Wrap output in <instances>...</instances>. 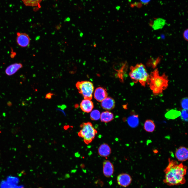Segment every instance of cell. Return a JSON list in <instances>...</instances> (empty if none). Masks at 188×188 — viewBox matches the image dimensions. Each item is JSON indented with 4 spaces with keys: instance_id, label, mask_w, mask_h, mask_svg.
I'll list each match as a JSON object with an SVG mask.
<instances>
[{
    "instance_id": "1",
    "label": "cell",
    "mask_w": 188,
    "mask_h": 188,
    "mask_svg": "<svg viewBox=\"0 0 188 188\" xmlns=\"http://www.w3.org/2000/svg\"><path fill=\"white\" fill-rule=\"evenodd\" d=\"M168 161V164L164 171L165 175L163 182L169 186L185 184V176L187 167L183 163L179 164L177 161L170 158Z\"/></svg>"
},
{
    "instance_id": "2",
    "label": "cell",
    "mask_w": 188,
    "mask_h": 188,
    "mask_svg": "<svg viewBox=\"0 0 188 188\" xmlns=\"http://www.w3.org/2000/svg\"><path fill=\"white\" fill-rule=\"evenodd\" d=\"M168 77L165 74L160 76L156 70L149 75L147 83L153 94L155 95L162 93L168 86Z\"/></svg>"
},
{
    "instance_id": "3",
    "label": "cell",
    "mask_w": 188,
    "mask_h": 188,
    "mask_svg": "<svg viewBox=\"0 0 188 188\" xmlns=\"http://www.w3.org/2000/svg\"><path fill=\"white\" fill-rule=\"evenodd\" d=\"M130 70L129 75L133 81L135 83L139 82L145 86L149 76L145 66L142 64H138L131 67Z\"/></svg>"
},
{
    "instance_id": "4",
    "label": "cell",
    "mask_w": 188,
    "mask_h": 188,
    "mask_svg": "<svg viewBox=\"0 0 188 188\" xmlns=\"http://www.w3.org/2000/svg\"><path fill=\"white\" fill-rule=\"evenodd\" d=\"M80 127L81 130L78 133V136L83 138L85 144H90L95 139L97 133V130L89 122L83 123Z\"/></svg>"
},
{
    "instance_id": "5",
    "label": "cell",
    "mask_w": 188,
    "mask_h": 188,
    "mask_svg": "<svg viewBox=\"0 0 188 188\" xmlns=\"http://www.w3.org/2000/svg\"><path fill=\"white\" fill-rule=\"evenodd\" d=\"M76 86L84 99L90 100L92 99L94 87L91 82L86 81H78Z\"/></svg>"
},
{
    "instance_id": "6",
    "label": "cell",
    "mask_w": 188,
    "mask_h": 188,
    "mask_svg": "<svg viewBox=\"0 0 188 188\" xmlns=\"http://www.w3.org/2000/svg\"><path fill=\"white\" fill-rule=\"evenodd\" d=\"M17 35L16 42L19 46L26 47L29 45L30 39L27 34L18 32L17 33Z\"/></svg>"
},
{
    "instance_id": "7",
    "label": "cell",
    "mask_w": 188,
    "mask_h": 188,
    "mask_svg": "<svg viewBox=\"0 0 188 188\" xmlns=\"http://www.w3.org/2000/svg\"><path fill=\"white\" fill-rule=\"evenodd\" d=\"M132 180L131 176L126 173L120 174L117 177V181L118 184L124 187L128 186L131 183Z\"/></svg>"
},
{
    "instance_id": "8",
    "label": "cell",
    "mask_w": 188,
    "mask_h": 188,
    "mask_svg": "<svg viewBox=\"0 0 188 188\" xmlns=\"http://www.w3.org/2000/svg\"><path fill=\"white\" fill-rule=\"evenodd\" d=\"M175 155L176 157L179 161H186L188 159V157L187 148L183 146L179 147L176 150Z\"/></svg>"
},
{
    "instance_id": "9",
    "label": "cell",
    "mask_w": 188,
    "mask_h": 188,
    "mask_svg": "<svg viewBox=\"0 0 188 188\" xmlns=\"http://www.w3.org/2000/svg\"><path fill=\"white\" fill-rule=\"evenodd\" d=\"M103 173L106 177L109 178L113 174L114 167L113 164L109 160H105L103 163Z\"/></svg>"
},
{
    "instance_id": "10",
    "label": "cell",
    "mask_w": 188,
    "mask_h": 188,
    "mask_svg": "<svg viewBox=\"0 0 188 188\" xmlns=\"http://www.w3.org/2000/svg\"><path fill=\"white\" fill-rule=\"evenodd\" d=\"M94 97L95 99L99 102H101L107 97V92L104 88L98 87L95 90L94 93Z\"/></svg>"
},
{
    "instance_id": "11",
    "label": "cell",
    "mask_w": 188,
    "mask_h": 188,
    "mask_svg": "<svg viewBox=\"0 0 188 188\" xmlns=\"http://www.w3.org/2000/svg\"><path fill=\"white\" fill-rule=\"evenodd\" d=\"M114 99L110 97H107L101 102V105L103 108L110 110L113 109L115 106Z\"/></svg>"
},
{
    "instance_id": "12",
    "label": "cell",
    "mask_w": 188,
    "mask_h": 188,
    "mask_svg": "<svg viewBox=\"0 0 188 188\" xmlns=\"http://www.w3.org/2000/svg\"><path fill=\"white\" fill-rule=\"evenodd\" d=\"M80 105L81 110L87 113L91 112L94 107L93 102L90 100L87 99H84L83 100Z\"/></svg>"
},
{
    "instance_id": "13",
    "label": "cell",
    "mask_w": 188,
    "mask_h": 188,
    "mask_svg": "<svg viewBox=\"0 0 188 188\" xmlns=\"http://www.w3.org/2000/svg\"><path fill=\"white\" fill-rule=\"evenodd\" d=\"M99 154L101 156L107 157L110 155L111 152V149L109 146L106 143L101 144L98 149Z\"/></svg>"
},
{
    "instance_id": "14",
    "label": "cell",
    "mask_w": 188,
    "mask_h": 188,
    "mask_svg": "<svg viewBox=\"0 0 188 188\" xmlns=\"http://www.w3.org/2000/svg\"><path fill=\"white\" fill-rule=\"evenodd\" d=\"M23 67L20 63H15L9 66L6 69L5 72L8 75H11L15 73L20 69Z\"/></svg>"
},
{
    "instance_id": "15",
    "label": "cell",
    "mask_w": 188,
    "mask_h": 188,
    "mask_svg": "<svg viewBox=\"0 0 188 188\" xmlns=\"http://www.w3.org/2000/svg\"><path fill=\"white\" fill-rule=\"evenodd\" d=\"M166 23V21L164 19L158 18L154 21L151 26L154 30H158L162 29L165 26Z\"/></svg>"
},
{
    "instance_id": "16",
    "label": "cell",
    "mask_w": 188,
    "mask_h": 188,
    "mask_svg": "<svg viewBox=\"0 0 188 188\" xmlns=\"http://www.w3.org/2000/svg\"><path fill=\"white\" fill-rule=\"evenodd\" d=\"M114 118V115L111 112L106 111L102 112L101 114L100 119L101 121L107 123L112 121Z\"/></svg>"
},
{
    "instance_id": "17",
    "label": "cell",
    "mask_w": 188,
    "mask_h": 188,
    "mask_svg": "<svg viewBox=\"0 0 188 188\" xmlns=\"http://www.w3.org/2000/svg\"><path fill=\"white\" fill-rule=\"evenodd\" d=\"M127 121L128 124L131 127H137L139 123L138 115L135 114L131 115L128 118Z\"/></svg>"
},
{
    "instance_id": "18",
    "label": "cell",
    "mask_w": 188,
    "mask_h": 188,
    "mask_svg": "<svg viewBox=\"0 0 188 188\" xmlns=\"http://www.w3.org/2000/svg\"><path fill=\"white\" fill-rule=\"evenodd\" d=\"M155 128V125L152 120L148 119L145 122L144 128L146 132H152L154 131Z\"/></svg>"
},
{
    "instance_id": "19",
    "label": "cell",
    "mask_w": 188,
    "mask_h": 188,
    "mask_svg": "<svg viewBox=\"0 0 188 188\" xmlns=\"http://www.w3.org/2000/svg\"><path fill=\"white\" fill-rule=\"evenodd\" d=\"M180 111L172 109L166 113L165 116L167 118L173 119L180 116Z\"/></svg>"
},
{
    "instance_id": "20",
    "label": "cell",
    "mask_w": 188,
    "mask_h": 188,
    "mask_svg": "<svg viewBox=\"0 0 188 188\" xmlns=\"http://www.w3.org/2000/svg\"><path fill=\"white\" fill-rule=\"evenodd\" d=\"M24 4L26 6L39 7L42 0H22Z\"/></svg>"
},
{
    "instance_id": "21",
    "label": "cell",
    "mask_w": 188,
    "mask_h": 188,
    "mask_svg": "<svg viewBox=\"0 0 188 188\" xmlns=\"http://www.w3.org/2000/svg\"><path fill=\"white\" fill-rule=\"evenodd\" d=\"M101 114L99 111L95 110L92 111L90 114V118L92 120H97L99 119Z\"/></svg>"
},
{
    "instance_id": "22",
    "label": "cell",
    "mask_w": 188,
    "mask_h": 188,
    "mask_svg": "<svg viewBox=\"0 0 188 188\" xmlns=\"http://www.w3.org/2000/svg\"><path fill=\"white\" fill-rule=\"evenodd\" d=\"M181 112L180 116L181 119L185 121H188L187 110L183 109Z\"/></svg>"
},
{
    "instance_id": "23",
    "label": "cell",
    "mask_w": 188,
    "mask_h": 188,
    "mask_svg": "<svg viewBox=\"0 0 188 188\" xmlns=\"http://www.w3.org/2000/svg\"><path fill=\"white\" fill-rule=\"evenodd\" d=\"M181 105L183 109L188 110V98L186 97L183 99L181 102Z\"/></svg>"
},
{
    "instance_id": "24",
    "label": "cell",
    "mask_w": 188,
    "mask_h": 188,
    "mask_svg": "<svg viewBox=\"0 0 188 188\" xmlns=\"http://www.w3.org/2000/svg\"><path fill=\"white\" fill-rule=\"evenodd\" d=\"M183 36L184 38L186 40H187L188 39V31L187 29L186 30L184 31Z\"/></svg>"
},
{
    "instance_id": "25",
    "label": "cell",
    "mask_w": 188,
    "mask_h": 188,
    "mask_svg": "<svg viewBox=\"0 0 188 188\" xmlns=\"http://www.w3.org/2000/svg\"><path fill=\"white\" fill-rule=\"evenodd\" d=\"M53 94L51 93H49L47 94L45 96V98L46 99H50L51 98Z\"/></svg>"
},
{
    "instance_id": "26",
    "label": "cell",
    "mask_w": 188,
    "mask_h": 188,
    "mask_svg": "<svg viewBox=\"0 0 188 188\" xmlns=\"http://www.w3.org/2000/svg\"><path fill=\"white\" fill-rule=\"evenodd\" d=\"M141 2L144 4H147L150 0H140Z\"/></svg>"
},
{
    "instance_id": "27",
    "label": "cell",
    "mask_w": 188,
    "mask_h": 188,
    "mask_svg": "<svg viewBox=\"0 0 188 188\" xmlns=\"http://www.w3.org/2000/svg\"><path fill=\"white\" fill-rule=\"evenodd\" d=\"M7 105L8 106L10 107L12 105V103L10 101H8L7 103Z\"/></svg>"
},
{
    "instance_id": "28",
    "label": "cell",
    "mask_w": 188,
    "mask_h": 188,
    "mask_svg": "<svg viewBox=\"0 0 188 188\" xmlns=\"http://www.w3.org/2000/svg\"><path fill=\"white\" fill-rule=\"evenodd\" d=\"M42 188V187H39V188Z\"/></svg>"
}]
</instances>
